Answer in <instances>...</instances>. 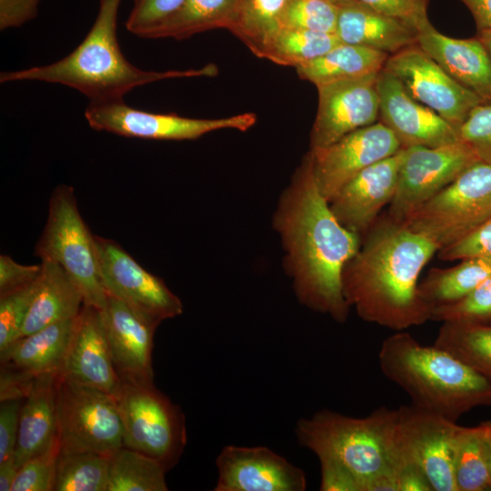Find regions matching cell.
Instances as JSON below:
<instances>
[{"label": "cell", "mask_w": 491, "mask_h": 491, "mask_svg": "<svg viewBox=\"0 0 491 491\" xmlns=\"http://www.w3.org/2000/svg\"><path fill=\"white\" fill-rule=\"evenodd\" d=\"M286 250V268L299 302L342 323L350 306L342 271L362 239L345 228L321 195L308 152L283 193L274 216Z\"/></svg>", "instance_id": "cell-1"}, {"label": "cell", "mask_w": 491, "mask_h": 491, "mask_svg": "<svg viewBox=\"0 0 491 491\" xmlns=\"http://www.w3.org/2000/svg\"><path fill=\"white\" fill-rule=\"evenodd\" d=\"M437 251L406 225L378 218L343 268L346 303L364 321L395 331L425 324L432 308L419 294L418 277Z\"/></svg>", "instance_id": "cell-2"}, {"label": "cell", "mask_w": 491, "mask_h": 491, "mask_svg": "<svg viewBox=\"0 0 491 491\" xmlns=\"http://www.w3.org/2000/svg\"><path fill=\"white\" fill-rule=\"evenodd\" d=\"M122 0H99L95 20L83 41L66 56L52 64L0 74V83L41 81L74 88L89 103L123 100L132 89L150 83L185 77L215 76L218 68L208 64L186 70L146 71L124 55L116 35Z\"/></svg>", "instance_id": "cell-3"}, {"label": "cell", "mask_w": 491, "mask_h": 491, "mask_svg": "<svg viewBox=\"0 0 491 491\" xmlns=\"http://www.w3.org/2000/svg\"><path fill=\"white\" fill-rule=\"evenodd\" d=\"M383 375L400 386L412 405L453 422L477 406H491V383L436 346L421 345L397 331L378 353Z\"/></svg>", "instance_id": "cell-4"}, {"label": "cell", "mask_w": 491, "mask_h": 491, "mask_svg": "<svg viewBox=\"0 0 491 491\" xmlns=\"http://www.w3.org/2000/svg\"><path fill=\"white\" fill-rule=\"evenodd\" d=\"M391 414L385 406L360 418L323 409L300 419L296 436L319 460L333 461L351 472L365 491L371 478L396 469L389 437Z\"/></svg>", "instance_id": "cell-5"}, {"label": "cell", "mask_w": 491, "mask_h": 491, "mask_svg": "<svg viewBox=\"0 0 491 491\" xmlns=\"http://www.w3.org/2000/svg\"><path fill=\"white\" fill-rule=\"evenodd\" d=\"M35 255L62 266L79 287L85 305L105 307L108 294L101 279L95 238L80 215L72 186L54 189Z\"/></svg>", "instance_id": "cell-6"}, {"label": "cell", "mask_w": 491, "mask_h": 491, "mask_svg": "<svg viewBox=\"0 0 491 491\" xmlns=\"http://www.w3.org/2000/svg\"><path fill=\"white\" fill-rule=\"evenodd\" d=\"M114 396L123 423L124 446L158 461L166 471L176 466L187 442L181 408L153 382L120 380Z\"/></svg>", "instance_id": "cell-7"}, {"label": "cell", "mask_w": 491, "mask_h": 491, "mask_svg": "<svg viewBox=\"0 0 491 491\" xmlns=\"http://www.w3.org/2000/svg\"><path fill=\"white\" fill-rule=\"evenodd\" d=\"M489 218L491 164L478 161L416 209L404 225L432 241L439 251L464 239Z\"/></svg>", "instance_id": "cell-8"}, {"label": "cell", "mask_w": 491, "mask_h": 491, "mask_svg": "<svg viewBox=\"0 0 491 491\" xmlns=\"http://www.w3.org/2000/svg\"><path fill=\"white\" fill-rule=\"evenodd\" d=\"M60 454L111 456L124 446V427L115 396L59 375L56 387Z\"/></svg>", "instance_id": "cell-9"}, {"label": "cell", "mask_w": 491, "mask_h": 491, "mask_svg": "<svg viewBox=\"0 0 491 491\" xmlns=\"http://www.w3.org/2000/svg\"><path fill=\"white\" fill-rule=\"evenodd\" d=\"M457 426L413 405L392 409L389 435L394 462L418 466L433 491H457L452 463V440Z\"/></svg>", "instance_id": "cell-10"}, {"label": "cell", "mask_w": 491, "mask_h": 491, "mask_svg": "<svg viewBox=\"0 0 491 491\" xmlns=\"http://www.w3.org/2000/svg\"><path fill=\"white\" fill-rule=\"evenodd\" d=\"M85 117L97 131H105L125 137L154 140H195L220 130L236 129L246 132L256 122L254 113H244L225 118H189L174 113L159 114L138 110L123 100L89 103Z\"/></svg>", "instance_id": "cell-11"}, {"label": "cell", "mask_w": 491, "mask_h": 491, "mask_svg": "<svg viewBox=\"0 0 491 491\" xmlns=\"http://www.w3.org/2000/svg\"><path fill=\"white\" fill-rule=\"evenodd\" d=\"M478 161L462 140L436 147L403 148L396 191L386 215L404 224L416 209Z\"/></svg>", "instance_id": "cell-12"}, {"label": "cell", "mask_w": 491, "mask_h": 491, "mask_svg": "<svg viewBox=\"0 0 491 491\" xmlns=\"http://www.w3.org/2000/svg\"><path fill=\"white\" fill-rule=\"evenodd\" d=\"M100 275L106 292L157 328L183 312V305L158 276L141 266L118 243L95 235Z\"/></svg>", "instance_id": "cell-13"}, {"label": "cell", "mask_w": 491, "mask_h": 491, "mask_svg": "<svg viewBox=\"0 0 491 491\" xmlns=\"http://www.w3.org/2000/svg\"><path fill=\"white\" fill-rule=\"evenodd\" d=\"M383 70L396 77L412 98L436 112L457 129L470 112L483 104L417 44L389 55Z\"/></svg>", "instance_id": "cell-14"}, {"label": "cell", "mask_w": 491, "mask_h": 491, "mask_svg": "<svg viewBox=\"0 0 491 491\" xmlns=\"http://www.w3.org/2000/svg\"><path fill=\"white\" fill-rule=\"evenodd\" d=\"M401 148L394 133L380 121L353 131L327 146L310 148L321 195L329 203L359 172Z\"/></svg>", "instance_id": "cell-15"}, {"label": "cell", "mask_w": 491, "mask_h": 491, "mask_svg": "<svg viewBox=\"0 0 491 491\" xmlns=\"http://www.w3.org/2000/svg\"><path fill=\"white\" fill-rule=\"evenodd\" d=\"M378 74L317 85L318 105L311 148L327 146L379 118Z\"/></svg>", "instance_id": "cell-16"}, {"label": "cell", "mask_w": 491, "mask_h": 491, "mask_svg": "<svg viewBox=\"0 0 491 491\" xmlns=\"http://www.w3.org/2000/svg\"><path fill=\"white\" fill-rule=\"evenodd\" d=\"M215 491H304L305 472L266 446L228 445L215 459Z\"/></svg>", "instance_id": "cell-17"}, {"label": "cell", "mask_w": 491, "mask_h": 491, "mask_svg": "<svg viewBox=\"0 0 491 491\" xmlns=\"http://www.w3.org/2000/svg\"><path fill=\"white\" fill-rule=\"evenodd\" d=\"M379 121L387 126L402 148L436 147L460 140L458 129L436 112L412 98L401 83L382 70L377 77Z\"/></svg>", "instance_id": "cell-18"}, {"label": "cell", "mask_w": 491, "mask_h": 491, "mask_svg": "<svg viewBox=\"0 0 491 491\" xmlns=\"http://www.w3.org/2000/svg\"><path fill=\"white\" fill-rule=\"evenodd\" d=\"M403 148L367 166L346 183L329 202L338 222L361 239L390 204L397 186Z\"/></svg>", "instance_id": "cell-19"}, {"label": "cell", "mask_w": 491, "mask_h": 491, "mask_svg": "<svg viewBox=\"0 0 491 491\" xmlns=\"http://www.w3.org/2000/svg\"><path fill=\"white\" fill-rule=\"evenodd\" d=\"M64 376L115 396V369L100 310L83 305L75 317L62 373Z\"/></svg>", "instance_id": "cell-20"}, {"label": "cell", "mask_w": 491, "mask_h": 491, "mask_svg": "<svg viewBox=\"0 0 491 491\" xmlns=\"http://www.w3.org/2000/svg\"><path fill=\"white\" fill-rule=\"evenodd\" d=\"M100 312L120 380L152 383L153 338L156 328L110 294L105 307Z\"/></svg>", "instance_id": "cell-21"}, {"label": "cell", "mask_w": 491, "mask_h": 491, "mask_svg": "<svg viewBox=\"0 0 491 491\" xmlns=\"http://www.w3.org/2000/svg\"><path fill=\"white\" fill-rule=\"evenodd\" d=\"M417 45L483 104H491V59L477 37H449L430 25L418 32Z\"/></svg>", "instance_id": "cell-22"}, {"label": "cell", "mask_w": 491, "mask_h": 491, "mask_svg": "<svg viewBox=\"0 0 491 491\" xmlns=\"http://www.w3.org/2000/svg\"><path fill=\"white\" fill-rule=\"evenodd\" d=\"M59 375L37 377L24 399L14 455L18 468L45 452L58 439L56 387Z\"/></svg>", "instance_id": "cell-23"}, {"label": "cell", "mask_w": 491, "mask_h": 491, "mask_svg": "<svg viewBox=\"0 0 491 491\" xmlns=\"http://www.w3.org/2000/svg\"><path fill=\"white\" fill-rule=\"evenodd\" d=\"M75 320L61 321L16 339L0 352L1 366L30 379L61 374Z\"/></svg>", "instance_id": "cell-24"}, {"label": "cell", "mask_w": 491, "mask_h": 491, "mask_svg": "<svg viewBox=\"0 0 491 491\" xmlns=\"http://www.w3.org/2000/svg\"><path fill=\"white\" fill-rule=\"evenodd\" d=\"M336 35L343 44L389 55L417 44L418 32L405 22L358 4L339 8Z\"/></svg>", "instance_id": "cell-25"}, {"label": "cell", "mask_w": 491, "mask_h": 491, "mask_svg": "<svg viewBox=\"0 0 491 491\" xmlns=\"http://www.w3.org/2000/svg\"><path fill=\"white\" fill-rule=\"evenodd\" d=\"M41 263L38 288L17 339L75 318L84 305L79 287L62 266L52 261Z\"/></svg>", "instance_id": "cell-26"}, {"label": "cell", "mask_w": 491, "mask_h": 491, "mask_svg": "<svg viewBox=\"0 0 491 491\" xmlns=\"http://www.w3.org/2000/svg\"><path fill=\"white\" fill-rule=\"evenodd\" d=\"M243 0H185L173 14L156 25L146 38L184 40L215 29L231 30Z\"/></svg>", "instance_id": "cell-27"}, {"label": "cell", "mask_w": 491, "mask_h": 491, "mask_svg": "<svg viewBox=\"0 0 491 491\" xmlns=\"http://www.w3.org/2000/svg\"><path fill=\"white\" fill-rule=\"evenodd\" d=\"M389 55L372 48L340 44L325 55L296 67L298 76L316 86L380 73Z\"/></svg>", "instance_id": "cell-28"}, {"label": "cell", "mask_w": 491, "mask_h": 491, "mask_svg": "<svg viewBox=\"0 0 491 491\" xmlns=\"http://www.w3.org/2000/svg\"><path fill=\"white\" fill-rule=\"evenodd\" d=\"M490 276V256L467 257L453 267L430 269L418 291L433 310L461 299Z\"/></svg>", "instance_id": "cell-29"}, {"label": "cell", "mask_w": 491, "mask_h": 491, "mask_svg": "<svg viewBox=\"0 0 491 491\" xmlns=\"http://www.w3.org/2000/svg\"><path fill=\"white\" fill-rule=\"evenodd\" d=\"M434 346L447 351L491 383V325L444 322Z\"/></svg>", "instance_id": "cell-30"}, {"label": "cell", "mask_w": 491, "mask_h": 491, "mask_svg": "<svg viewBox=\"0 0 491 491\" xmlns=\"http://www.w3.org/2000/svg\"><path fill=\"white\" fill-rule=\"evenodd\" d=\"M452 463L457 491L491 488L486 439L479 425L474 427L457 426L452 440Z\"/></svg>", "instance_id": "cell-31"}, {"label": "cell", "mask_w": 491, "mask_h": 491, "mask_svg": "<svg viewBox=\"0 0 491 491\" xmlns=\"http://www.w3.org/2000/svg\"><path fill=\"white\" fill-rule=\"evenodd\" d=\"M166 472L158 461L122 446L110 456L107 491H166Z\"/></svg>", "instance_id": "cell-32"}, {"label": "cell", "mask_w": 491, "mask_h": 491, "mask_svg": "<svg viewBox=\"0 0 491 491\" xmlns=\"http://www.w3.org/2000/svg\"><path fill=\"white\" fill-rule=\"evenodd\" d=\"M286 3L287 0H243L230 32L262 58L266 45L282 28Z\"/></svg>", "instance_id": "cell-33"}, {"label": "cell", "mask_w": 491, "mask_h": 491, "mask_svg": "<svg viewBox=\"0 0 491 491\" xmlns=\"http://www.w3.org/2000/svg\"><path fill=\"white\" fill-rule=\"evenodd\" d=\"M342 44L336 34L281 28L266 45L262 58L295 68Z\"/></svg>", "instance_id": "cell-34"}, {"label": "cell", "mask_w": 491, "mask_h": 491, "mask_svg": "<svg viewBox=\"0 0 491 491\" xmlns=\"http://www.w3.org/2000/svg\"><path fill=\"white\" fill-rule=\"evenodd\" d=\"M110 456L95 452L60 454L54 491H107Z\"/></svg>", "instance_id": "cell-35"}, {"label": "cell", "mask_w": 491, "mask_h": 491, "mask_svg": "<svg viewBox=\"0 0 491 491\" xmlns=\"http://www.w3.org/2000/svg\"><path fill=\"white\" fill-rule=\"evenodd\" d=\"M339 8L327 0H287L282 28L336 34Z\"/></svg>", "instance_id": "cell-36"}, {"label": "cell", "mask_w": 491, "mask_h": 491, "mask_svg": "<svg viewBox=\"0 0 491 491\" xmlns=\"http://www.w3.org/2000/svg\"><path fill=\"white\" fill-rule=\"evenodd\" d=\"M431 320L443 323L491 321V276L461 299L434 307Z\"/></svg>", "instance_id": "cell-37"}, {"label": "cell", "mask_w": 491, "mask_h": 491, "mask_svg": "<svg viewBox=\"0 0 491 491\" xmlns=\"http://www.w3.org/2000/svg\"><path fill=\"white\" fill-rule=\"evenodd\" d=\"M38 284L39 276L25 286L0 295V352L17 339Z\"/></svg>", "instance_id": "cell-38"}, {"label": "cell", "mask_w": 491, "mask_h": 491, "mask_svg": "<svg viewBox=\"0 0 491 491\" xmlns=\"http://www.w3.org/2000/svg\"><path fill=\"white\" fill-rule=\"evenodd\" d=\"M59 455L57 439L45 452L27 460L18 468L11 491H54Z\"/></svg>", "instance_id": "cell-39"}, {"label": "cell", "mask_w": 491, "mask_h": 491, "mask_svg": "<svg viewBox=\"0 0 491 491\" xmlns=\"http://www.w3.org/2000/svg\"><path fill=\"white\" fill-rule=\"evenodd\" d=\"M458 135L471 147L479 161L491 164V104L475 107L459 126Z\"/></svg>", "instance_id": "cell-40"}, {"label": "cell", "mask_w": 491, "mask_h": 491, "mask_svg": "<svg viewBox=\"0 0 491 491\" xmlns=\"http://www.w3.org/2000/svg\"><path fill=\"white\" fill-rule=\"evenodd\" d=\"M185 0H134L125 21L132 34L146 38L148 33L161 21L177 10Z\"/></svg>", "instance_id": "cell-41"}, {"label": "cell", "mask_w": 491, "mask_h": 491, "mask_svg": "<svg viewBox=\"0 0 491 491\" xmlns=\"http://www.w3.org/2000/svg\"><path fill=\"white\" fill-rule=\"evenodd\" d=\"M399 19L420 32L432 25L427 15L428 0H352Z\"/></svg>", "instance_id": "cell-42"}, {"label": "cell", "mask_w": 491, "mask_h": 491, "mask_svg": "<svg viewBox=\"0 0 491 491\" xmlns=\"http://www.w3.org/2000/svg\"><path fill=\"white\" fill-rule=\"evenodd\" d=\"M479 256L491 257V218L464 239L438 251L444 261Z\"/></svg>", "instance_id": "cell-43"}, {"label": "cell", "mask_w": 491, "mask_h": 491, "mask_svg": "<svg viewBox=\"0 0 491 491\" xmlns=\"http://www.w3.org/2000/svg\"><path fill=\"white\" fill-rule=\"evenodd\" d=\"M25 398L5 399L0 406V463L14 458L20 411Z\"/></svg>", "instance_id": "cell-44"}, {"label": "cell", "mask_w": 491, "mask_h": 491, "mask_svg": "<svg viewBox=\"0 0 491 491\" xmlns=\"http://www.w3.org/2000/svg\"><path fill=\"white\" fill-rule=\"evenodd\" d=\"M42 271V263L25 266L11 256H0V295L15 290L35 281Z\"/></svg>", "instance_id": "cell-45"}, {"label": "cell", "mask_w": 491, "mask_h": 491, "mask_svg": "<svg viewBox=\"0 0 491 491\" xmlns=\"http://www.w3.org/2000/svg\"><path fill=\"white\" fill-rule=\"evenodd\" d=\"M322 491H361L358 479L344 466L329 460H319Z\"/></svg>", "instance_id": "cell-46"}, {"label": "cell", "mask_w": 491, "mask_h": 491, "mask_svg": "<svg viewBox=\"0 0 491 491\" xmlns=\"http://www.w3.org/2000/svg\"><path fill=\"white\" fill-rule=\"evenodd\" d=\"M40 0H0V28L19 27L37 15Z\"/></svg>", "instance_id": "cell-47"}, {"label": "cell", "mask_w": 491, "mask_h": 491, "mask_svg": "<svg viewBox=\"0 0 491 491\" xmlns=\"http://www.w3.org/2000/svg\"><path fill=\"white\" fill-rule=\"evenodd\" d=\"M398 491H433L423 470L413 463H404L396 467Z\"/></svg>", "instance_id": "cell-48"}, {"label": "cell", "mask_w": 491, "mask_h": 491, "mask_svg": "<svg viewBox=\"0 0 491 491\" xmlns=\"http://www.w3.org/2000/svg\"><path fill=\"white\" fill-rule=\"evenodd\" d=\"M472 14L479 30H491V0H460Z\"/></svg>", "instance_id": "cell-49"}, {"label": "cell", "mask_w": 491, "mask_h": 491, "mask_svg": "<svg viewBox=\"0 0 491 491\" xmlns=\"http://www.w3.org/2000/svg\"><path fill=\"white\" fill-rule=\"evenodd\" d=\"M17 472L14 458L0 463V491H11Z\"/></svg>", "instance_id": "cell-50"}, {"label": "cell", "mask_w": 491, "mask_h": 491, "mask_svg": "<svg viewBox=\"0 0 491 491\" xmlns=\"http://www.w3.org/2000/svg\"><path fill=\"white\" fill-rule=\"evenodd\" d=\"M476 37L482 42L491 59V30H479Z\"/></svg>", "instance_id": "cell-51"}, {"label": "cell", "mask_w": 491, "mask_h": 491, "mask_svg": "<svg viewBox=\"0 0 491 491\" xmlns=\"http://www.w3.org/2000/svg\"><path fill=\"white\" fill-rule=\"evenodd\" d=\"M485 439H486V458H487V463H488L489 473L491 476V441L486 436H485Z\"/></svg>", "instance_id": "cell-52"}, {"label": "cell", "mask_w": 491, "mask_h": 491, "mask_svg": "<svg viewBox=\"0 0 491 491\" xmlns=\"http://www.w3.org/2000/svg\"><path fill=\"white\" fill-rule=\"evenodd\" d=\"M485 436L491 441V420L484 421L479 424Z\"/></svg>", "instance_id": "cell-53"}, {"label": "cell", "mask_w": 491, "mask_h": 491, "mask_svg": "<svg viewBox=\"0 0 491 491\" xmlns=\"http://www.w3.org/2000/svg\"><path fill=\"white\" fill-rule=\"evenodd\" d=\"M328 2L342 7L352 4V0H327Z\"/></svg>", "instance_id": "cell-54"}]
</instances>
